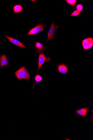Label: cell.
<instances>
[{
    "instance_id": "obj_1",
    "label": "cell",
    "mask_w": 93,
    "mask_h": 140,
    "mask_svg": "<svg viewBox=\"0 0 93 140\" xmlns=\"http://www.w3.org/2000/svg\"><path fill=\"white\" fill-rule=\"evenodd\" d=\"M51 60V58L50 57L47 58L45 55L42 53L40 54L39 55L38 60V72L37 75L38 74V71L40 69L45 62H49Z\"/></svg>"
},
{
    "instance_id": "obj_2",
    "label": "cell",
    "mask_w": 93,
    "mask_h": 140,
    "mask_svg": "<svg viewBox=\"0 0 93 140\" xmlns=\"http://www.w3.org/2000/svg\"><path fill=\"white\" fill-rule=\"evenodd\" d=\"M43 25L42 24H39L34 28L32 29L27 34V35H36L40 32L44 31Z\"/></svg>"
},
{
    "instance_id": "obj_3",
    "label": "cell",
    "mask_w": 93,
    "mask_h": 140,
    "mask_svg": "<svg viewBox=\"0 0 93 140\" xmlns=\"http://www.w3.org/2000/svg\"><path fill=\"white\" fill-rule=\"evenodd\" d=\"M82 45L85 50H88L91 48L93 46V39L91 38L85 39L83 40Z\"/></svg>"
},
{
    "instance_id": "obj_4",
    "label": "cell",
    "mask_w": 93,
    "mask_h": 140,
    "mask_svg": "<svg viewBox=\"0 0 93 140\" xmlns=\"http://www.w3.org/2000/svg\"><path fill=\"white\" fill-rule=\"evenodd\" d=\"M58 27L56 26L53 22H52L49 30L48 33V37L47 43L50 39H53L55 34V31L58 28Z\"/></svg>"
},
{
    "instance_id": "obj_5",
    "label": "cell",
    "mask_w": 93,
    "mask_h": 140,
    "mask_svg": "<svg viewBox=\"0 0 93 140\" xmlns=\"http://www.w3.org/2000/svg\"><path fill=\"white\" fill-rule=\"evenodd\" d=\"M5 37L8 39L9 41L13 45L20 47L22 48H25L26 47L25 46L24 44L20 42L16 39L12 38L10 37L4 35Z\"/></svg>"
},
{
    "instance_id": "obj_6",
    "label": "cell",
    "mask_w": 93,
    "mask_h": 140,
    "mask_svg": "<svg viewBox=\"0 0 93 140\" xmlns=\"http://www.w3.org/2000/svg\"><path fill=\"white\" fill-rule=\"evenodd\" d=\"M90 109V108L89 106H85L84 108L77 110L76 111V112L79 116L85 117L87 116L88 112Z\"/></svg>"
},
{
    "instance_id": "obj_7",
    "label": "cell",
    "mask_w": 93,
    "mask_h": 140,
    "mask_svg": "<svg viewBox=\"0 0 93 140\" xmlns=\"http://www.w3.org/2000/svg\"><path fill=\"white\" fill-rule=\"evenodd\" d=\"M10 64L5 54H3L0 57V67H5Z\"/></svg>"
},
{
    "instance_id": "obj_8",
    "label": "cell",
    "mask_w": 93,
    "mask_h": 140,
    "mask_svg": "<svg viewBox=\"0 0 93 140\" xmlns=\"http://www.w3.org/2000/svg\"><path fill=\"white\" fill-rule=\"evenodd\" d=\"M58 69L59 72L62 74H66L68 71V68L64 64L59 65Z\"/></svg>"
},
{
    "instance_id": "obj_9",
    "label": "cell",
    "mask_w": 93,
    "mask_h": 140,
    "mask_svg": "<svg viewBox=\"0 0 93 140\" xmlns=\"http://www.w3.org/2000/svg\"><path fill=\"white\" fill-rule=\"evenodd\" d=\"M15 75L18 80L24 79V76L22 68L15 72Z\"/></svg>"
},
{
    "instance_id": "obj_10",
    "label": "cell",
    "mask_w": 93,
    "mask_h": 140,
    "mask_svg": "<svg viewBox=\"0 0 93 140\" xmlns=\"http://www.w3.org/2000/svg\"><path fill=\"white\" fill-rule=\"evenodd\" d=\"M22 68L23 72L24 79L28 81L30 78V76L28 71L27 69L24 66H23Z\"/></svg>"
},
{
    "instance_id": "obj_11",
    "label": "cell",
    "mask_w": 93,
    "mask_h": 140,
    "mask_svg": "<svg viewBox=\"0 0 93 140\" xmlns=\"http://www.w3.org/2000/svg\"><path fill=\"white\" fill-rule=\"evenodd\" d=\"M14 13H18L21 12L23 9V7L20 4L14 5L13 7Z\"/></svg>"
},
{
    "instance_id": "obj_12",
    "label": "cell",
    "mask_w": 93,
    "mask_h": 140,
    "mask_svg": "<svg viewBox=\"0 0 93 140\" xmlns=\"http://www.w3.org/2000/svg\"><path fill=\"white\" fill-rule=\"evenodd\" d=\"M35 48L37 49V51H38V53L40 52L41 51H42L44 49L42 44L39 42H36L35 43Z\"/></svg>"
},
{
    "instance_id": "obj_13",
    "label": "cell",
    "mask_w": 93,
    "mask_h": 140,
    "mask_svg": "<svg viewBox=\"0 0 93 140\" xmlns=\"http://www.w3.org/2000/svg\"><path fill=\"white\" fill-rule=\"evenodd\" d=\"M35 82L37 83L43 80L41 76L38 75H36L35 77Z\"/></svg>"
},
{
    "instance_id": "obj_14",
    "label": "cell",
    "mask_w": 93,
    "mask_h": 140,
    "mask_svg": "<svg viewBox=\"0 0 93 140\" xmlns=\"http://www.w3.org/2000/svg\"><path fill=\"white\" fill-rule=\"evenodd\" d=\"M66 1L69 4L73 6L75 5L76 3L75 0H67Z\"/></svg>"
},
{
    "instance_id": "obj_15",
    "label": "cell",
    "mask_w": 93,
    "mask_h": 140,
    "mask_svg": "<svg viewBox=\"0 0 93 140\" xmlns=\"http://www.w3.org/2000/svg\"><path fill=\"white\" fill-rule=\"evenodd\" d=\"M80 12L77 10H75L71 14L70 16H76L79 15Z\"/></svg>"
},
{
    "instance_id": "obj_16",
    "label": "cell",
    "mask_w": 93,
    "mask_h": 140,
    "mask_svg": "<svg viewBox=\"0 0 93 140\" xmlns=\"http://www.w3.org/2000/svg\"><path fill=\"white\" fill-rule=\"evenodd\" d=\"M76 8L77 10L81 12L82 10L83 9V5L81 4H79L76 7Z\"/></svg>"
}]
</instances>
